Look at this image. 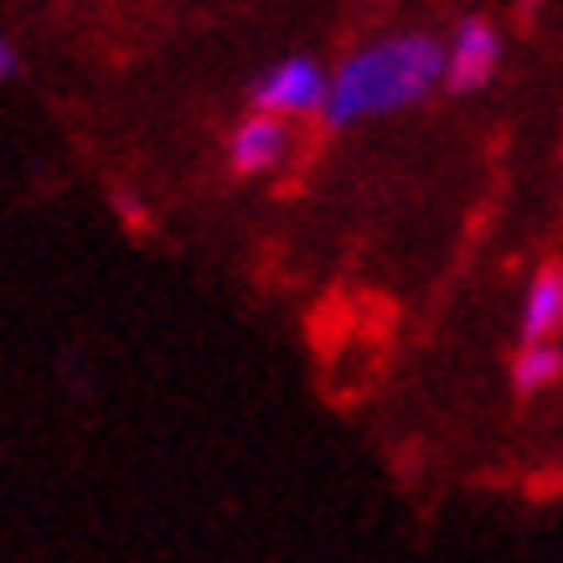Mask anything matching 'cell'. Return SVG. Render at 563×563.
<instances>
[{"label":"cell","instance_id":"cell-1","mask_svg":"<svg viewBox=\"0 0 563 563\" xmlns=\"http://www.w3.org/2000/svg\"><path fill=\"white\" fill-rule=\"evenodd\" d=\"M450 47L429 32H393L357 47L342 68L331 73V99H325V124L352 130L362 120L409 109L444 78Z\"/></svg>","mask_w":563,"mask_h":563},{"label":"cell","instance_id":"cell-2","mask_svg":"<svg viewBox=\"0 0 563 563\" xmlns=\"http://www.w3.org/2000/svg\"><path fill=\"white\" fill-rule=\"evenodd\" d=\"M325 99H331V78L310 57H279L254 84V109L258 114H274V120L325 114Z\"/></svg>","mask_w":563,"mask_h":563},{"label":"cell","instance_id":"cell-3","mask_svg":"<svg viewBox=\"0 0 563 563\" xmlns=\"http://www.w3.org/2000/svg\"><path fill=\"white\" fill-rule=\"evenodd\" d=\"M496 63H501V36H496L492 21H461L455 36H450V63H444V84L455 93H471V88H486L492 84Z\"/></svg>","mask_w":563,"mask_h":563},{"label":"cell","instance_id":"cell-4","mask_svg":"<svg viewBox=\"0 0 563 563\" xmlns=\"http://www.w3.org/2000/svg\"><path fill=\"white\" fill-rule=\"evenodd\" d=\"M290 151V130L285 120L274 114H249V120L233 130V145H228V166L239 176H258V172H274L279 161Z\"/></svg>","mask_w":563,"mask_h":563},{"label":"cell","instance_id":"cell-5","mask_svg":"<svg viewBox=\"0 0 563 563\" xmlns=\"http://www.w3.org/2000/svg\"><path fill=\"white\" fill-rule=\"evenodd\" d=\"M563 331V269L548 264V269L532 274L528 300H522V342L528 346H553V336Z\"/></svg>","mask_w":563,"mask_h":563},{"label":"cell","instance_id":"cell-6","mask_svg":"<svg viewBox=\"0 0 563 563\" xmlns=\"http://www.w3.org/2000/svg\"><path fill=\"white\" fill-rule=\"evenodd\" d=\"M563 377V352L559 346H522L512 362V383L522 393H538V388H553Z\"/></svg>","mask_w":563,"mask_h":563},{"label":"cell","instance_id":"cell-7","mask_svg":"<svg viewBox=\"0 0 563 563\" xmlns=\"http://www.w3.org/2000/svg\"><path fill=\"white\" fill-rule=\"evenodd\" d=\"M114 212L124 218V228H145V222H151V212H145L130 191H114Z\"/></svg>","mask_w":563,"mask_h":563},{"label":"cell","instance_id":"cell-8","mask_svg":"<svg viewBox=\"0 0 563 563\" xmlns=\"http://www.w3.org/2000/svg\"><path fill=\"white\" fill-rule=\"evenodd\" d=\"M16 73V47H11V36L0 32V78H11Z\"/></svg>","mask_w":563,"mask_h":563}]
</instances>
